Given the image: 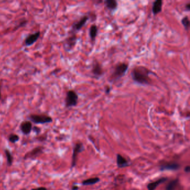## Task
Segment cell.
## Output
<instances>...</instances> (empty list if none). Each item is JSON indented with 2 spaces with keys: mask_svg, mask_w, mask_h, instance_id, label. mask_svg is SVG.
Wrapping results in <instances>:
<instances>
[{
  "mask_svg": "<svg viewBox=\"0 0 190 190\" xmlns=\"http://www.w3.org/2000/svg\"><path fill=\"white\" fill-rule=\"evenodd\" d=\"M43 147H36L33 149L32 151H31L30 152L26 153V154L25 156L24 159L36 158L43 153Z\"/></svg>",
  "mask_w": 190,
  "mask_h": 190,
  "instance_id": "obj_8",
  "label": "cell"
},
{
  "mask_svg": "<svg viewBox=\"0 0 190 190\" xmlns=\"http://www.w3.org/2000/svg\"><path fill=\"white\" fill-rule=\"evenodd\" d=\"M83 145L81 143H77L75 146V147L74 148L73 153V157H72V167H75L76 165V159H77V156L78 154L82 152L83 151Z\"/></svg>",
  "mask_w": 190,
  "mask_h": 190,
  "instance_id": "obj_10",
  "label": "cell"
},
{
  "mask_svg": "<svg viewBox=\"0 0 190 190\" xmlns=\"http://www.w3.org/2000/svg\"><path fill=\"white\" fill-rule=\"evenodd\" d=\"M185 8L186 9V10L187 11H190V2H189L186 5V6H185Z\"/></svg>",
  "mask_w": 190,
  "mask_h": 190,
  "instance_id": "obj_26",
  "label": "cell"
},
{
  "mask_svg": "<svg viewBox=\"0 0 190 190\" xmlns=\"http://www.w3.org/2000/svg\"><path fill=\"white\" fill-rule=\"evenodd\" d=\"M105 5L110 11H114L118 7V2L116 0H106Z\"/></svg>",
  "mask_w": 190,
  "mask_h": 190,
  "instance_id": "obj_16",
  "label": "cell"
},
{
  "mask_svg": "<svg viewBox=\"0 0 190 190\" xmlns=\"http://www.w3.org/2000/svg\"><path fill=\"white\" fill-rule=\"evenodd\" d=\"M20 128L24 135H29L30 134L32 129V123L30 121H24L21 123Z\"/></svg>",
  "mask_w": 190,
  "mask_h": 190,
  "instance_id": "obj_9",
  "label": "cell"
},
{
  "mask_svg": "<svg viewBox=\"0 0 190 190\" xmlns=\"http://www.w3.org/2000/svg\"><path fill=\"white\" fill-rule=\"evenodd\" d=\"M5 153L6 154V158H7V164L8 166H11L12 165L13 163V156H12V154L11 153V152L7 149H6L5 151Z\"/></svg>",
  "mask_w": 190,
  "mask_h": 190,
  "instance_id": "obj_19",
  "label": "cell"
},
{
  "mask_svg": "<svg viewBox=\"0 0 190 190\" xmlns=\"http://www.w3.org/2000/svg\"><path fill=\"white\" fill-rule=\"evenodd\" d=\"M41 32L37 31L34 34H31L28 36L26 37L24 41V44L26 46H30L35 43H36L39 38L40 37Z\"/></svg>",
  "mask_w": 190,
  "mask_h": 190,
  "instance_id": "obj_7",
  "label": "cell"
},
{
  "mask_svg": "<svg viewBox=\"0 0 190 190\" xmlns=\"http://www.w3.org/2000/svg\"><path fill=\"white\" fill-rule=\"evenodd\" d=\"M2 98V94H1V86H0V100Z\"/></svg>",
  "mask_w": 190,
  "mask_h": 190,
  "instance_id": "obj_29",
  "label": "cell"
},
{
  "mask_svg": "<svg viewBox=\"0 0 190 190\" xmlns=\"http://www.w3.org/2000/svg\"><path fill=\"white\" fill-rule=\"evenodd\" d=\"M181 22L184 25V29L186 30H188L189 29V27H190V20H189V17L187 16L184 17L181 20Z\"/></svg>",
  "mask_w": 190,
  "mask_h": 190,
  "instance_id": "obj_21",
  "label": "cell"
},
{
  "mask_svg": "<svg viewBox=\"0 0 190 190\" xmlns=\"http://www.w3.org/2000/svg\"><path fill=\"white\" fill-rule=\"evenodd\" d=\"M128 68V65L124 62L118 63L114 68V70L112 74L111 78L113 80H116L122 78L127 72Z\"/></svg>",
  "mask_w": 190,
  "mask_h": 190,
  "instance_id": "obj_2",
  "label": "cell"
},
{
  "mask_svg": "<svg viewBox=\"0 0 190 190\" xmlns=\"http://www.w3.org/2000/svg\"><path fill=\"white\" fill-rule=\"evenodd\" d=\"M180 167V165L177 163H168L163 164L160 166L159 170L161 171H167V170H177Z\"/></svg>",
  "mask_w": 190,
  "mask_h": 190,
  "instance_id": "obj_11",
  "label": "cell"
},
{
  "mask_svg": "<svg viewBox=\"0 0 190 190\" xmlns=\"http://www.w3.org/2000/svg\"><path fill=\"white\" fill-rule=\"evenodd\" d=\"M78 187L76 186H74L73 187H72V190H78Z\"/></svg>",
  "mask_w": 190,
  "mask_h": 190,
  "instance_id": "obj_28",
  "label": "cell"
},
{
  "mask_svg": "<svg viewBox=\"0 0 190 190\" xmlns=\"http://www.w3.org/2000/svg\"><path fill=\"white\" fill-rule=\"evenodd\" d=\"M89 18L88 16H84L80 18L77 22H74L72 25V33L75 34L76 32L79 31L86 25V22Z\"/></svg>",
  "mask_w": 190,
  "mask_h": 190,
  "instance_id": "obj_6",
  "label": "cell"
},
{
  "mask_svg": "<svg viewBox=\"0 0 190 190\" xmlns=\"http://www.w3.org/2000/svg\"><path fill=\"white\" fill-rule=\"evenodd\" d=\"M29 118L31 122L36 124H43L53 122V118L45 114H31Z\"/></svg>",
  "mask_w": 190,
  "mask_h": 190,
  "instance_id": "obj_3",
  "label": "cell"
},
{
  "mask_svg": "<svg viewBox=\"0 0 190 190\" xmlns=\"http://www.w3.org/2000/svg\"><path fill=\"white\" fill-rule=\"evenodd\" d=\"M178 180V179H175L170 182L165 187V190H175L177 186Z\"/></svg>",
  "mask_w": 190,
  "mask_h": 190,
  "instance_id": "obj_18",
  "label": "cell"
},
{
  "mask_svg": "<svg viewBox=\"0 0 190 190\" xmlns=\"http://www.w3.org/2000/svg\"><path fill=\"white\" fill-rule=\"evenodd\" d=\"M26 24H27V21H26V20H24V21H22V22H21V23H20V24L18 25V26H16L17 28L16 29V30L18 29L19 28V27H23V26H24Z\"/></svg>",
  "mask_w": 190,
  "mask_h": 190,
  "instance_id": "obj_24",
  "label": "cell"
},
{
  "mask_svg": "<svg viewBox=\"0 0 190 190\" xmlns=\"http://www.w3.org/2000/svg\"><path fill=\"white\" fill-rule=\"evenodd\" d=\"M167 179L168 178L167 177L161 178L155 182H153L148 184V185H147L148 190H155V189L159 186L160 184L165 182L167 180Z\"/></svg>",
  "mask_w": 190,
  "mask_h": 190,
  "instance_id": "obj_12",
  "label": "cell"
},
{
  "mask_svg": "<svg viewBox=\"0 0 190 190\" xmlns=\"http://www.w3.org/2000/svg\"><path fill=\"white\" fill-rule=\"evenodd\" d=\"M32 130H33L34 132H35V133H36L37 135H38V134H39V133H40V132H41V129L40 128H39V127H37L35 126V127H32Z\"/></svg>",
  "mask_w": 190,
  "mask_h": 190,
  "instance_id": "obj_23",
  "label": "cell"
},
{
  "mask_svg": "<svg viewBox=\"0 0 190 190\" xmlns=\"http://www.w3.org/2000/svg\"><path fill=\"white\" fill-rule=\"evenodd\" d=\"M98 26L97 25H93L90 26L89 30V36L93 41H94L96 38L97 35L98 34Z\"/></svg>",
  "mask_w": 190,
  "mask_h": 190,
  "instance_id": "obj_17",
  "label": "cell"
},
{
  "mask_svg": "<svg viewBox=\"0 0 190 190\" xmlns=\"http://www.w3.org/2000/svg\"><path fill=\"white\" fill-rule=\"evenodd\" d=\"M31 190H47V189L44 187H40L36 188V189H31Z\"/></svg>",
  "mask_w": 190,
  "mask_h": 190,
  "instance_id": "obj_25",
  "label": "cell"
},
{
  "mask_svg": "<svg viewBox=\"0 0 190 190\" xmlns=\"http://www.w3.org/2000/svg\"><path fill=\"white\" fill-rule=\"evenodd\" d=\"M78 102V95L73 90H70L67 93L65 98V106L67 108L75 107Z\"/></svg>",
  "mask_w": 190,
  "mask_h": 190,
  "instance_id": "obj_4",
  "label": "cell"
},
{
  "mask_svg": "<svg viewBox=\"0 0 190 190\" xmlns=\"http://www.w3.org/2000/svg\"><path fill=\"white\" fill-rule=\"evenodd\" d=\"M77 36L75 34L72 33V34L67 37L64 43V48L67 51L71 50L75 46L77 42Z\"/></svg>",
  "mask_w": 190,
  "mask_h": 190,
  "instance_id": "obj_5",
  "label": "cell"
},
{
  "mask_svg": "<svg viewBox=\"0 0 190 190\" xmlns=\"http://www.w3.org/2000/svg\"><path fill=\"white\" fill-rule=\"evenodd\" d=\"M162 0H156L153 3L152 6V12L154 15L159 13L162 11Z\"/></svg>",
  "mask_w": 190,
  "mask_h": 190,
  "instance_id": "obj_13",
  "label": "cell"
},
{
  "mask_svg": "<svg viewBox=\"0 0 190 190\" xmlns=\"http://www.w3.org/2000/svg\"><path fill=\"white\" fill-rule=\"evenodd\" d=\"M92 73L94 74V76H100L103 74V70L100 64L98 62H95V64L93 65V67L92 69Z\"/></svg>",
  "mask_w": 190,
  "mask_h": 190,
  "instance_id": "obj_14",
  "label": "cell"
},
{
  "mask_svg": "<svg viewBox=\"0 0 190 190\" xmlns=\"http://www.w3.org/2000/svg\"><path fill=\"white\" fill-rule=\"evenodd\" d=\"M190 166H187L186 167H185V168H184V171L186 172H187V173H189V172H190Z\"/></svg>",
  "mask_w": 190,
  "mask_h": 190,
  "instance_id": "obj_27",
  "label": "cell"
},
{
  "mask_svg": "<svg viewBox=\"0 0 190 190\" xmlns=\"http://www.w3.org/2000/svg\"><path fill=\"white\" fill-rule=\"evenodd\" d=\"M20 140V137L18 135L15 134H11L8 137V141L12 143H15L18 142Z\"/></svg>",
  "mask_w": 190,
  "mask_h": 190,
  "instance_id": "obj_22",
  "label": "cell"
},
{
  "mask_svg": "<svg viewBox=\"0 0 190 190\" xmlns=\"http://www.w3.org/2000/svg\"><path fill=\"white\" fill-rule=\"evenodd\" d=\"M116 163H117V165L119 168H123L129 165L128 161L125 158H124L119 154H117Z\"/></svg>",
  "mask_w": 190,
  "mask_h": 190,
  "instance_id": "obj_15",
  "label": "cell"
},
{
  "mask_svg": "<svg viewBox=\"0 0 190 190\" xmlns=\"http://www.w3.org/2000/svg\"><path fill=\"white\" fill-rule=\"evenodd\" d=\"M99 178L98 177L91 178L84 181L82 184L83 185H91L97 184L99 181Z\"/></svg>",
  "mask_w": 190,
  "mask_h": 190,
  "instance_id": "obj_20",
  "label": "cell"
},
{
  "mask_svg": "<svg viewBox=\"0 0 190 190\" xmlns=\"http://www.w3.org/2000/svg\"><path fill=\"white\" fill-rule=\"evenodd\" d=\"M151 73L153 74L147 67L138 66L133 69L131 75L135 82L142 85H148L151 83L152 80L149 76Z\"/></svg>",
  "mask_w": 190,
  "mask_h": 190,
  "instance_id": "obj_1",
  "label": "cell"
}]
</instances>
